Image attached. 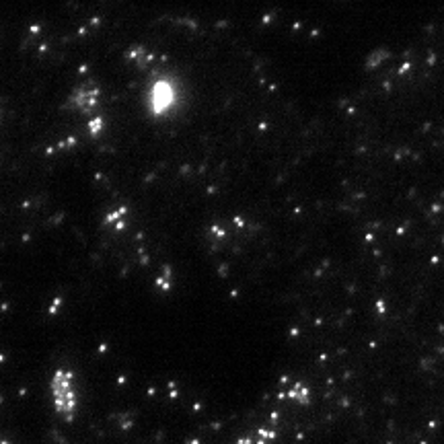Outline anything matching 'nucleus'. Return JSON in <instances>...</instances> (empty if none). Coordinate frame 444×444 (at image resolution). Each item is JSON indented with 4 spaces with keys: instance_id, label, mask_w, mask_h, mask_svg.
<instances>
[{
    "instance_id": "nucleus-1",
    "label": "nucleus",
    "mask_w": 444,
    "mask_h": 444,
    "mask_svg": "<svg viewBox=\"0 0 444 444\" xmlns=\"http://www.w3.org/2000/svg\"><path fill=\"white\" fill-rule=\"evenodd\" d=\"M49 397L52 407L58 417L64 422H72L79 413V389H76V376L68 368H58L49 380Z\"/></svg>"
}]
</instances>
